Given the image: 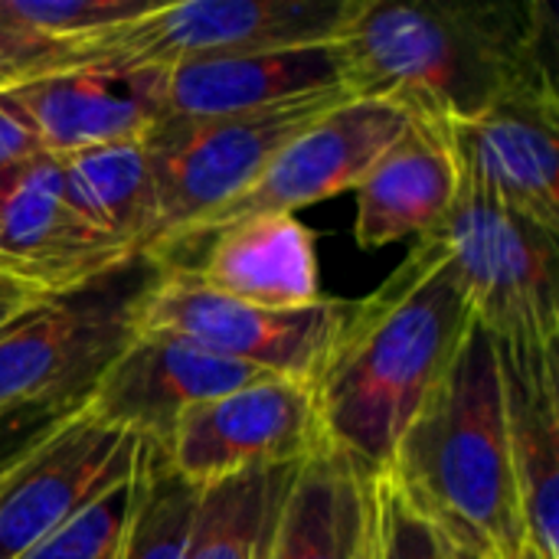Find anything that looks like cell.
I'll return each instance as SVG.
<instances>
[{
    "mask_svg": "<svg viewBox=\"0 0 559 559\" xmlns=\"http://www.w3.org/2000/svg\"><path fill=\"white\" fill-rule=\"evenodd\" d=\"M154 0H0V13L49 43H82L154 10Z\"/></svg>",
    "mask_w": 559,
    "mask_h": 559,
    "instance_id": "obj_24",
    "label": "cell"
},
{
    "mask_svg": "<svg viewBox=\"0 0 559 559\" xmlns=\"http://www.w3.org/2000/svg\"><path fill=\"white\" fill-rule=\"evenodd\" d=\"M197 501L200 488L174 472L157 442L141 439L121 559H183Z\"/></svg>",
    "mask_w": 559,
    "mask_h": 559,
    "instance_id": "obj_23",
    "label": "cell"
},
{
    "mask_svg": "<svg viewBox=\"0 0 559 559\" xmlns=\"http://www.w3.org/2000/svg\"><path fill=\"white\" fill-rule=\"evenodd\" d=\"M82 406H85V400H72V403L26 406V409L0 416V478H7L26 455H33Z\"/></svg>",
    "mask_w": 559,
    "mask_h": 559,
    "instance_id": "obj_28",
    "label": "cell"
},
{
    "mask_svg": "<svg viewBox=\"0 0 559 559\" xmlns=\"http://www.w3.org/2000/svg\"><path fill=\"white\" fill-rule=\"evenodd\" d=\"M255 559H377L373 478L318 449L292 468Z\"/></svg>",
    "mask_w": 559,
    "mask_h": 559,
    "instance_id": "obj_17",
    "label": "cell"
},
{
    "mask_svg": "<svg viewBox=\"0 0 559 559\" xmlns=\"http://www.w3.org/2000/svg\"><path fill=\"white\" fill-rule=\"evenodd\" d=\"M360 0H183L72 43L75 66L174 69L295 46L337 43Z\"/></svg>",
    "mask_w": 559,
    "mask_h": 559,
    "instance_id": "obj_6",
    "label": "cell"
},
{
    "mask_svg": "<svg viewBox=\"0 0 559 559\" xmlns=\"http://www.w3.org/2000/svg\"><path fill=\"white\" fill-rule=\"evenodd\" d=\"M200 265H187L200 285L252 308L295 311L321 301L311 229L295 216H252L203 239Z\"/></svg>",
    "mask_w": 559,
    "mask_h": 559,
    "instance_id": "obj_20",
    "label": "cell"
},
{
    "mask_svg": "<svg viewBox=\"0 0 559 559\" xmlns=\"http://www.w3.org/2000/svg\"><path fill=\"white\" fill-rule=\"evenodd\" d=\"M43 154L33 128L23 121V115L0 95V170L13 167V164H23L29 157Z\"/></svg>",
    "mask_w": 559,
    "mask_h": 559,
    "instance_id": "obj_29",
    "label": "cell"
},
{
    "mask_svg": "<svg viewBox=\"0 0 559 559\" xmlns=\"http://www.w3.org/2000/svg\"><path fill=\"white\" fill-rule=\"evenodd\" d=\"M157 265L134 259L115 275L46 298L0 331V416L88 400L102 370L134 337V308Z\"/></svg>",
    "mask_w": 559,
    "mask_h": 559,
    "instance_id": "obj_7",
    "label": "cell"
},
{
    "mask_svg": "<svg viewBox=\"0 0 559 559\" xmlns=\"http://www.w3.org/2000/svg\"><path fill=\"white\" fill-rule=\"evenodd\" d=\"M292 468L246 472L200 488L183 559H255Z\"/></svg>",
    "mask_w": 559,
    "mask_h": 559,
    "instance_id": "obj_22",
    "label": "cell"
},
{
    "mask_svg": "<svg viewBox=\"0 0 559 559\" xmlns=\"http://www.w3.org/2000/svg\"><path fill=\"white\" fill-rule=\"evenodd\" d=\"M491 341L524 537L540 559H559V344Z\"/></svg>",
    "mask_w": 559,
    "mask_h": 559,
    "instance_id": "obj_16",
    "label": "cell"
},
{
    "mask_svg": "<svg viewBox=\"0 0 559 559\" xmlns=\"http://www.w3.org/2000/svg\"><path fill=\"white\" fill-rule=\"evenodd\" d=\"M0 95L23 115L49 157L144 138L164 118L157 69L69 66Z\"/></svg>",
    "mask_w": 559,
    "mask_h": 559,
    "instance_id": "obj_15",
    "label": "cell"
},
{
    "mask_svg": "<svg viewBox=\"0 0 559 559\" xmlns=\"http://www.w3.org/2000/svg\"><path fill=\"white\" fill-rule=\"evenodd\" d=\"M0 481H3V478H0Z\"/></svg>",
    "mask_w": 559,
    "mask_h": 559,
    "instance_id": "obj_34",
    "label": "cell"
},
{
    "mask_svg": "<svg viewBox=\"0 0 559 559\" xmlns=\"http://www.w3.org/2000/svg\"><path fill=\"white\" fill-rule=\"evenodd\" d=\"M445 249L472 318L498 341L559 344V233L521 216L462 174Z\"/></svg>",
    "mask_w": 559,
    "mask_h": 559,
    "instance_id": "obj_5",
    "label": "cell"
},
{
    "mask_svg": "<svg viewBox=\"0 0 559 559\" xmlns=\"http://www.w3.org/2000/svg\"><path fill=\"white\" fill-rule=\"evenodd\" d=\"M134 262L69 200L59 160L36 154L0 170V269L46 295L82 292Z\"/></svg>",
    "mask_w": 559,
    "mask_h": 559,
    "instance_id": "obj_10",
    "label": "cell"
},
{
    "mask_svg": "<svg viewBox=\"0 0 559 559\" xmlns=\"http://www.w3.org/2000/svg\"><path fill=\"white\" fill-rule=\"evenodd\" d=\"M269 377L275 373L216 357L180 337L134 331V337L95 380L88 413L160 445L190 406L219 400Z\"/></svg>",
    "mask_w": 559,
    "mask_h": 559,
    "instance_id": "obj_13",
    "label": "cell"
},
{
    "mask_svg": "<svg viewBox=\"0 0 559 559\" xmlns=\"http://www.w3.org/2000/svg\"><path fill=\"white\" fill-rule=\"evenodd\" d=\"M455 559H478V557H472V554H459V550H455Z\"/></svg>",
    "mask_w": 559,
    "mask_h": 559,
    "instance_id": "obj_33",
    "label": "cell"
},
{
    "mask_svg": "<svg viewBox=\"0 0 559 559\" xmlns=\"http://www.w3.org/2000/svg\"><path fill=\"white\" fill-rule=\"evenodd\" d=\"M72 206L134 259L147 255L157 226V183L144 138L56 157Z\"/></svg>",
    "mask_w": 559,
    "mask_h": 559,
    "instance_id": "obj_21",
    "label": "cell"
},
{
    "mask_svg": "<svg viewBox=\"0 0 559 559\" xmlns=\"http://www.w3.org/2000/svg\"><path fill=\"white\" fill-rule=\"evenodd\" d=\"M347 311L350 301L341 298H321L295 311L252 308L210 292L187 265L170 262L157 265L144 288L134 308V331L170 334L216 357L314 386Z\"/></svg>",
    "mask_w": 559,
    "mask_h": 559,
    "instance_id": "obj_8",
    "label": "cell"
},
{
    "mask_svg": "<svg viewBox=\"0 0 559 559\" xmlns=\"http://www.w3.org/2000/svg\"><path fill=\"white\" fill-rule=\"evenodd\" d=\"M406 121L409 115L386 102L350 95L298 138H292L246 193H239L200 226L187 249L233 223L282 213L295 216V210L357 190L377 157L406 128Z\"/></svg>",
    "mask_w": 559,
    "mask_h": 559,
    "instance_id": "obj_11",
    "label": "cell"
},
{
    "mask_svg": "<svg viewBox=\"0 0 559 559\" xmlns=\"http://www.w3.org/2000/svg\"><path fill=\"white\" fill-rule=\"evenodd\" d=\"M445 131L468 180L521 216L559 233L557 79L514 88L478 118Z\"/></svg>",
    "mask_w": 559,
    "mask_h": 559,
    "instance_id": "obj_14",
    "label": "cell"
},
{
    "mask_svg": "<svg viewBox=\"0 0 559 559\" xmlns=\"http://www.w3.org/2000/svg\"><path fill=\"white\" fill-rule=\"evenodd\" d=\"M383 475L459 554L498 559L527 547L501 409L498 354L478 321Z\"/></svg>",
    "mask_w": 559,
    "mask_h": 559,
    "instance_id": "obj_3",
    "label": "cell"
},
{
    "mask_svg": "<svg viewBox=\"0 0 559 559\" xmlns=\"http://www.w3.org/2000/svg\"><path fill=\"white\" fill-rule=\"evenodd\" d=\"M554 33L547 3L360 0L337 39L344 88L462 124L514 88L557 79Z\"/></svg>",
    "mask_w": 559,
    "mask_h": 559,
    "instance_id": "obj_2",
    "label": "cell"
},
{
    "mask_svg": "<svg viewBox=\"0 0 559 559\" xmlns=\"http://www.w3.org/2000/svg\"><path fill=\"white\" fill-rule=\"evenodd\" d=\"M3 285H20V282H13V278H10V275H7V272L0 269V288H3Z\"/></svg>",
    "mask_w": 559,
    "mask_h": 559,
    "instance_id": "obj_32",
    "label": "cell"
},
{
    "mask_svg": "<svg viewBox=\"0 0 559 559\" xmlns=\"http://www.w3.org/2000/svg\"><path fill=\"white\" fill-rule=\"evenodd\" d=\"M459 187L462 167L445 124L409 118L354 190V236L360 249H386L436 233L445 223Z\"/></svg>",
    "mask_w": 559,
    "mask_h": 559,
    "instance_id": "obj_19",
    "label": "cell"
},
{
    "mask_svg": "<svg viewBox=\"0 0 559 559\" xmlns=\"http://www.w3.org/2000/svg\"><path fill=\"white\" fill-rule=\"evenodd\" d=\"M39 301H46V295H39V292H33L26 285H3L0 288V331L7 324H13L16 318H23Z\"/></svg>",
    "mask_w": 559,
    "mask_h": 559,
    "instance_id": "obj_30",
    "label": "cell"
},
{
    "mask_svg": "<svg viewBox=\"0 0 559 559\" xmlns=\"http://www.w3.org/2000/svg\"><path fill=\"white\" fill-rule=\"evenodd\" d=\"M324 445L314 386L282 377L190 406L160 442L174 472L197 488L246 472L292 468Z\"/></svg>",
    "mask_w": 559,
    "mask_h": 559,
    "instance_id": "obj_9",
    "label": "cell"
},
{
    "mask_svg": "<svg viewBox=\"0 0 559 559\" xmlns=\"http://www.w3.org/2000/svg\"><path fill=\"white\" fill-rule=\"evenodd\" d=\"M141 439L85 406L0 481V559H20L131 478Z\"/></svg>",
    "mask_w": 559,
    "mask_h": 559,
    "instance_id": "obj_12",
    "label": "cell"
},
{
    "mask_svg": "<svg viewBox=\"0 0 559 559\" xmlns=\"http://www.w3.org/2000/svg\"><path fill=\"white\" fill-rule=\"evenodd\" d=\"M75 62H79L75 46L33 36L0 13V92H10L29 79L69 69Z\"/></svg>",
    "mask_w": 559,
    "mask_h": 559,
    "instance_id": "obj_27",
    "label": "cell"
},
{
    "mask_svg": "<svg viewBox=\"0 0 559 559\" xmlns=\"http://www.w3.org/2000/svg\"><path fill=\"white\" fill-rule=\"evenodd\" d=\"M160 72V121L223 118L311 95L347 92L337 43L187 62ZM157 121V124H160Z\"/></svg>",
    "mask_w": 559,
    "mask_h": 559,
    "instance_id": "obj_18",
    "label": "cell"
},
{
    "mask_svg": "<svg viewBox=\"0 0 559 559\" xmlns=\"http://www.w3.org/2000/svg\"><path fill=\"white\" fill-rule=\"evenodd\" d=\"M475 318L436 236L416 239L406 262L344 328L314 380L324 442L377 478L400 439L452 370Z\"/></svg>",
    "mask_w": 559,
    "mask_h": 559,
    "instance_id": "obj_1",
    "label": "cell"
},
{
    "mask_svg": "<svg viewBox=\"0 0 559 559\" xmlns=\"http://www.w3.org/2000/svg\"><path fill=\"white\" fill-rule=\"evenodd\" d=\"M347 98L350 92H328L259 111L154 124L144 144L157 183V226L144 259L170 265L200 226L246 193L292 138Z\"/></svg>",
    "mask_w": 559,
    "mask_h": 559,
    "instance_id": "obj_4",
    "label": "cell"
},
{
    "mask_svg": "<svg viewBox=\"0 0 559 559\" xmlns=\"http://www.w3.org/2000/svg\"><path fill=\"white\" fill-rule=\"evenodd\" d=\"M138 468V465H134ZM134 498V472L111 491H105L95 504L62 524L56 534L39 540L20 559H121V540Z\"/></svg>",
    "mask_w": 559,
    "mask_h": 559,
    "instance_id": "obj_25",
    "label": "cell"
},
{
    "mask_svg": "<svg viewBox=\"0 0 559 559\" xmlns=\"http://www.w3.org/2000/svg\"><path fill=\"white\" fill-rule=\"evenodd\" d=\"M377 501V559H455V547L423 518L390 475L373 478Z\"/></svg>",
    "mask_w": 559,
    "mask_h": 559,
    "instance_id": "obj_26",
    "label": "cell"
},
{
    "mask_svg": "<svg viewBox=\"0 0 559 559\" xmlns=\"http://www.w3.org/2000/svg\"><path fill=\"white\" fill-rule=\"evenodd\" d=\"M498 559H540V557H537V554H534L531 547H521L518 554H508V557H498Z\"/></svg>",
    "mask_w": 559,
    "mask_h": 559,
    "instance_id": "obj_31",
    "label": "cell"
}]
</instances>
